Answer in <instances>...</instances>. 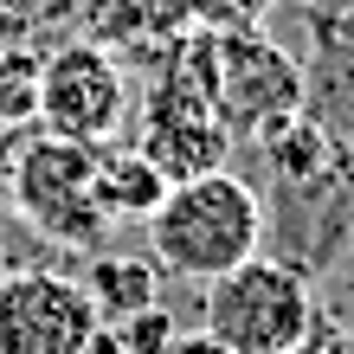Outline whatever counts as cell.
I'll return each instance as SVG.
<instances>
[{
  "label": "cell",
  "mask_w": 354,
  "mask_h": 354,
  "mask_svg": "<svg viewBox=\"0 0 354 354\" xmlns=\"http://www.w3.org/2000/svg\"><path fill=\"white\" fill-rule=\"evenodd\" d=\"M264 149V258L297 277H322L354 245V155L335 149L303 116H283L258 136Z\"/></svg>",
  "instance_id": "6da1fadb"
},
{
  "label": "cell",
  "mask_w": 354,
  "mask_h": 354,
  "mask_svg": "<svg viewBox=\"0 0 354 354\" xmlns=\"http://www.w3.org/2000/svg\"><path fill=\"white\" fill-rule=\"evenodd\" d=\"M258 252H264L258 187H245L225 168L174 180L161 194V206L149 213V258H155V270H174V277L213 283Z\"/></svg>",
  "instance_id": "7a4b0ae2"
},
{
  "label": "cell",
  "mask_w": 354,
  "mask_h": 354,
  "mask_svg": "<svg viewBox=\"0 0 354 354\" xmlns=\"http://www.w3.org/2000/svg\"><path fill=\"white\" fill-rule=\"evenodd\" d=\"M309 316H316L309 277L264 252L206 283V335L225 354H297Z\"/></svg>",
  "instance_id": "3957f363"
},
{
  "label": "cell",
  "mask_w": 354,
  "mask_h": 354,
  "mask_svg": "<svg viewBox=\"0 0 354 354\" xmlns=\"http://www.w3.org/2000/svg\"><path fill=\"white\" fill-rule=\"evenodd\" d=\"M213 116L232 142H258L297 116V58L264 39V26L213 32Z\"/></svg>",
  "instance_id": "277c9868"
},
{
  "label": "cell",
  "mask_w": 354,
  "mask_h": 354,
  "mask_svg": "<svg viewBox=\"0 0 354 354\" xmlns=\"http://www.w3.org/2000/svg\"><path fill=\"white\" fill-rule=\"evenodd\" d=\"M91 168H97V149H77V142L46 136V142H26V149H19V161L7 168V194L46 239L77 245V252H97L103 213L91 200Z\"/></svg>",
  "instance_id": "5b68a950"
},
{
  "label": "cell",
  "mask_w": 354,
  "mask_h": 354,
  "mask_svg": "<svg viewBox=\"0 0 354 354\" xmlns=\"http://www.w3.org/2000/svg\"><path fill=\"white\" fill-rule=\"evenodd\" d=\"M129 116V84H122V58L103 46H65L39 65V122L58 142L77 149H110V136Z\"/></svg>",
  "instance_id": "8992f818"
},
{
  "label": "cell",
  "mask_w": 354,
  "mask_h": 354,
  "mask_svg": "<svg viewBox=\"0 0 354 354\" xmlns=\"http://www.w3.org/2000/svg\"><path fill=\"white\" fill-rule=\"evenodd\" d=\"M97 328L103 322L77 277H58V270L0 277V354H84Z\"/></svg>",
  "instance_id": "52a82bcc"
},
{
  "label": "cell",
  "mask_w": 354,
  "mask_h": 354,
  "mask_svg": "<svg viewBox=\"0 0 354 354\" xmlns=\"http://www.w3.org/2000/svg\"><path fill=\"white\" fill-rule=\"evenodd\" d=\"M297 116L354 155V46H309L297 58Z\"/></svg>",
  "instance_id": "ba28073f"
},
{
  "label": "cell",
  "mask_w": 354,
  "mask_h": 354,
  "mask_svg": "<svg viewBox=\"0 0 354 354\" xmlns=\"http://www.w3.org/2000/svg\"><path fill=\"white\" fill-rule=\"evenodd\" d=\"M168 180L155 174V161L142 149H97V168H91V200L103 225H149V213L161 206Z\"/></svg>",
  "instance_id": "9c48e42d"
},
{
  "label": "cell",
  "mask_w": 354,
  "mask_h": 354,
  "mask_svg": "<svg viewBox=\"0 0 354 354\" xmlns=\"http://www.w3.org/2000/svg\"><path fill=\"white\" fill-rule=\"evenodd\" d=\"M84 297L97 309V322L116 328L161 303V270H155V258H136V252H97L84 270Z\"/></svg>",
  "instance_id": "30bf717a"
},
{
  "label": "cell",
  "mask_w": 354,
  "mask_h": 354,
  "mask_svg": "<svg viewBox=\"0 0 354 354\" xmlns=\"http://www.w3.org/2000/svg\"><path fill=\"white\" fill-rule=\"evenodd\" d=\"M187 32H194V7L187 0H103V39L122 52L168 58Z\"/></svg>",
  "instance_id": "8fae6325"
},
{
  "label": "cell",
  "mask_w": 354,
  "mask_h": 354,
  "mask_svg": "<svg viewBox=\"0 0 354 354\" xmlns=\"http://www.w3.org/2000/svg\"><path fill=\"white\" fill-rule=\"evenodd\" d=\"M39 116V58L7 52L0 58V122H32Z\"/></svg>",
  "instance_id": "7c38bea8"
},
{
  "label": "cell",
  "mask_w": 354,
  "mask_h": 354,
  "mask_svg": "<svg viewBox=\"0 0 354 354\" xmlns=\"http://www.w3.org/2000/svg\"><path fill=\"white\" fill-rule=\"evenodd\" d=\"M187 7H194L200 32H245V26H264L277 0H187Z\"/></svg>",
  "instance_id": "4fadbf2b"
},
{
  "label": "cell",
  "mask_w": 354,
  "mask_h": 354,
  "mask_svg": "<svg viewBox=\"0 0 354 354\" xmlns=\"http://www.w3.org/2000/svg\"><path fill=\"white\" fill-rule=\"evenodd\" d=\"M110 335H116V348H122V354H168V342H174V316L155 303V309H142V316L116 322Z\"/></svg>",
  "instance_id": "5bb4252c"
},
{
  "label": "cell",
  "mask_w": 354,
  "mask_h": 354,
  "mask_svg": "<svg viewBox=\"0 0 354 354\" xmlns=\"http://www.w3.org/2000/svg\"><path fill=\"white\" fill-rule=\"evenodd\" d=\"M348 348H354V335H348V328H342L335 316H322V309L309 316L303 342H297V354H348Z\"/></svg>",
  "instance_id": "9a60e30c"
},
{
  "label": "cell",
  "mask_w": 354,
  "mask_h": 354,
  "mask_svg": "<svg viewBox=\"0 0 354 354\" xmlns=\"http://www.w3.org/2000/svg\"><path fill=\"white\" fill-rule=\"evenodd\" d=\"M168 354H225V348L200 328V335H174V342H168Z\"/></svg>",
  "instance_id": "2e32d148"
},
{
  "label": "cell",
  "mask_w": 354,
  "mask_h": 354,
  "mask_svg": "<svg viewBox=\"0 0 354 354\" xmlns=\"http://www.w3.org/2000/svg\"><path fill=\"white\" fill-rule=\"evenodd\" d=\"M0 194H7V161H0Z\"/></svg>",
  "instance_id": "e0dca14e"
},
{
  "label": "cell",
  "mask_w": 354,
  "mask_h": 354,
  "mask_svg": "<svg viewBox=\"0 0 354 354\" xmlns=\"http://www.w3.org/2000/svg\"><path fill=\"white\" fill-rule=\"evenodd\" d=\"M303 7H322V0H303Z\"/></svg>",
  "instance_id": "ac0fdd59"
},
{
  "label": "cell",
  "mask_w": 354,
  "mask_h": 354,
  "mask_svg": "<svg viewBox=\"0 0 354 354\" xmlns=\"http://www.w3.org/2000/svg\"><path fill=\"white\" fill-rule=\"evenodd\" d=\"M348 354H354V348H348Z\"/></svg>",
  "instance_id": "d6986e66"
}]
</instances>
